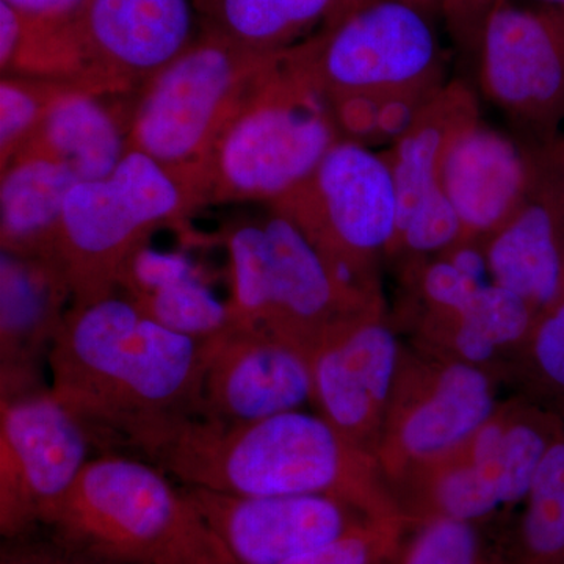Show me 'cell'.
Segmentation results:
<instances>
[{
    "label": "cell",
    "instance_id": "cell-6",
    "mask_svg": "<svg viewBox=\"0 0 564 564\" xmlns=\"http://www.w3.org/2000/svg\"><path fill=\"white\" fill-rule=\"evenodd\" d=\"M281 54L248 50L204 29L137 91L129 150L161 163L204 206V163L218 133Z\"/></svg>",
    "mask_w": 564,
    "mask_h": 564
},
{
    "label": "cell",
    "instance_id": "cell-5",
    "mask_svg": "<svg viewBox=\"0 0 564 564\" xmlns=\"http://www.w3.org/2000/svg\"><path fill=\"white\" fill-rule=\"evenodd\" d=\"M225 243L234 326L272 334L314 356L372 314V302L344 289L302 229L280 212L232 225Z\"/></svg>",
    "mask_w": 564,
    "mask_h": 564
},
{
    "label": "cell",
    "instance_id": "cell-4",
    "mask_svg": "<svg viewBox=\"0 0 564 564\" xmlns=\"http://www.w3.org/2000/svg\"><path fill=\"white\" fill-rule=\"evenodd\" d=\"M339 140L332 102L284 51L218 133L204 163L203 202L273 204Z\"/></svg>",
    "mask_w": 564,
    "mask_h": 564
},
{
    "label": "cell",
    "instance_id": "cell-31",
    "mask_svg": "<svg viewBox=\"0 0 564 564\" xmlns=\"http://www.w3.org/2000/svg\"><path fill=\"white\" fill-rule=\"evenodd\" d=\"M0 564H115L85 554L47 533L3 540Z\"/></svg>",
    "mask_w": 564,
    "mask_h": 564
},
{
    "label": "cell",
    "instance_id": "cell-24",
    "mask_svg": "<svg viewBox=\"0 0 564 564\" xmlns=\"http://www.w3.org/2000/svg\"><path fill=\"white\" fill-rule=\"evenodd\" d=\"M534 310L502 285L478 289L456 321L454 343L464 362L480 366L499 348L518 343L532 325Z\"/></svg>",
    "mask_w": 564,
    "mask_h": 564
},
{
    "label": "cell",
    "instance_id": "cell-12",
    "mask_svg": "<svg viewBox=\"0 0 564 564\" xmlns=\"http://www.w3.org/2000/svg\"><path fill=\"white\" fill-rule=\"evenodd\" d=\"M196 0H85L73 21L77 87L135 93L198 39Z\"/></svg>",
    "mask_w": 564,
    "mask_h": 564
},
{
    "label": "cell",
    "instance_id": "cell-2",
    "mask_svg": "<svg viewBox=\"0 0 564 564\" xmlns=\"http://www.w3.org/2000/svg\"><path fill=\"white\" fill-rule=\"evenodd\" d=\"M188 488L237 496H336L366 510L369 463L323 415L300 411L240 425L192 422L154 462Z\"/></svg>",
    "mask_w": 564,
    "mask_h": 564
},
{
    "label": "cell",
    "instance_id": "cell-18",
    "mask_svg": "<svg viewBox=\"0 0 564 564\" xmlns=\"http://www.w3.org/2000/svg\"><path fill=\"white\" fill-rule=\"evenodd\" d=\"M135 101L137 91L98 93L70 85L17 158L65 163L79 182L106 180L131 151Z\"/></svg>",
    "mask_w": 564,
    "mask_h": 564
},
{
    "label": "cell",
    "instance_id": "cell-11",
    "mask_svg": "<svg viewBox=\"0 0 564 564\" xmlns=\"http://www.w3.org/2000/svg\"><path fill=\"white\" fill-rule=\"evenodd\" d=\"M93 451L87 433L52 393L0 399V533L50 529Z\"/></svg>",
    "mask_w": 564,
    "mask_h": 564
},
{
    "label": "cell",
    "instance_id": "cell-16",
    "mask_svg": "<svg viewBox=\"0 0 564 564\" xmlns=\"http://www.w3.org/2000/svg\"><path fill=\"white\" fill-rule=\"evenodd\" d=\"M73 304L62 263L0 256V399L47 388L52 345Z\"/></svg>",
    "mask_w": 564,
    "mask_h": 564
},
{
    "label": "cell",
    "instance_id": "cell-33",
    "mask_svg": "<svg viewBox=\"0 0 564 564\" xmlns=\"http://www.w3.org/2000/svg\"><path fill=\"white\" fill-rule=\"evenodd\" d=\"M423 295L433 306L458 317L478 291L447 258L434 261L423 270L421 278Z\"/></svg>",
    "mask_w": 564,
    "mask_h": 564
},
{
    "label": "cell",
    "instance_id": "cell-19",
    "mask_svg": "<svg viewBox=\"0 0 564 564\" xmlns=\"http://www.w3.org/2000/svg\"><path fill=\"white\" fill-rule=\"evenodd\" d=\"M76 174L65 163L21 155L2 170L0 245L21 258L58 261L63 214Z\"/></svg>",
    "mask_w": 564,
    "mask_h": 564
},
{
    "label": "cell",
    "instance_id": "cell-20",
    "mask_svg": "<svg viewBox=\"0 0 564 564\" xmlns=\"http://www.w3.org/2000/svg\"><path fill=\"white\" fill-rule=\"evenodd\" d=\"M492 413L491 383L484 370L469 362L451 364L400 419L399 452L415 462H432L469 444Z\"/></svg>",
    "mask_w": 564,
    "mask_h": 564
},
{
    "label": "cell",
    "instance_id": "cell-8",
    "mask_svg": "<svg viewBox=\"0 0 564 564\" xmlns=\"http://www.w3.org/2000/svg\"><path fill=\"white\" fill-rule=\"evenodd\" d=\"M481 90L530 147L558 140L564 122V9L516 0H445Z\"/></svg>",
    "mask_w": 564,
    "mask_h": 564
},
{
    "label": "cell",
    "instance_id": "cell-28",
    "mask_svg": "<svg viewBox=\"0 0 564 564\" xmlns=\"http://www.w3.org/2000/svg\"><path fill=\"white\" fill-rule=\"evenodd\" d=\"M436 516L470 522L484 521L502 508V500L488 477L469 459L452 464L433 486Z\"/></svg>",
    "mask_w": 564,
    "mask_h": 564
},
{
    "label": "cell",
    "instance_id": "cell-36",
    "mask_svg": "<svg viewBox=\"0 0 564 564\" xmlns=\"http://www.w3.org/2000/svg\"><path fill=\"white\" fill-rule=\"evenodd\" d=\"M445 258L454 263L456 269L477 288L491 284L486 250H481L473 240H462V242L456 243L455 247L445 252Z\"/></svg>",
    "mask_w": 564,
    "mask_h": 564
},
{
    "label": "cell",
    "instance_id": "cell-3",
    "mask_svg": "<svg viewBox=\"0 0 564 564\" xmlns=\"http://www.w3.org/2000/svg\"><path fill=\"white\" fill-rule=\"evenodd\" d=\"M44 532L115 564H232L185 489L131 455L91 458Z\"/></svg>",
    "mask_w": 564,
    "mask_h": 564
},
{
    "label": "cell",
    "instance_id": "cell-1",
    "mask_svg": "<svg viewBox=\"0 0 564 564\" xmlns=\"http://www.w3.org/2000/svg\"><path fill=\"white\" fill-rule=\"evenodd\" d=\"M206 340L165 328L120 292L69 306L47 369L50 388L99 454L154 464L202 417Z\"/></svg>",
    "mask_w": 564,
    "mask_h": 564
},
{
    "label": "cell",
    "instance_id": "cell-27",
    "mask_svg": "<svg viewBox=\"0 0 564 564\" xmlns=\"http://www.w3.org/2000/svg\"><path fill=\"white\" fill-rule=\"evenodd\" d=\"M522 536L534 556L564 551V444L547 448L527 496Z\"/></svg>",
    "mask_w": 564,
    "mask_h": 564
},
{
    "label": "cell",
    "instance_id": "cell-13",
    "mask_svg": "<svg viewBox=\"0 0 564 564\" xmlns=\"http://www.w3.org/2000/svg\"><path fill=\"white\" fill-rule=\"evenodd\" d=\"M182 488L232 564H285L366 525L362 508L326 494L237 496Z\"/></svg>",
    "mask_w": 564,
    "mask_h": 564
},
{
    "label": "cell",
    "instance_id": "cell-38",
    "mask_svg": "<svg viewBox=\"0 0 564 564\" xmlns=\"http://www.w3.org/2000/svg\"><path fill=\"white\" fill-rule=\"evenodd\" d=\"M554 144H555L556 150L562 152V155L564 158V137H560L558 140H555Z\"/></svg>",
    "mask_w": 564,
    "mask_h": 564
},
{
    "label": "cell",
    "instance_id": "cell-17",
    "mask_svg": "<svg viewBox=\"0 0 564 564\" xmlns=\"http://www.w3.org/2000/svg\"><path fill=\"white\" fill-rule=\"evenodd\" d=\"M530 151L475 121L441 161L440 184L464 226V240L491 237L514 217L529 192Z\"/></svg>",
    "mask_w": 564,
    "mask_h": 564
},
{
    "label": "cell",
    "instance_id": "cell-34",
    "mask_svg": "<svg viewBox=\"0 0 564 564\" xmlns=\"http://www.w3.org/2000/svg\"><path fill=\"white\" fill-rule=\"evenodd\" d=\"M534 352L545 375L564 388V291L538 328Z\"/></svg>",
    "mask_w": 564,
    "mask_h": 564
},
{
    "label": "cell",
    "instance_id": "cell-32",
    "mask_svg": "<svg viewBox=\"0 0 564 564\" xmlns=\"http://www.w3.org/2000/svg\"><path fill=\"white\" fill-rule=\"evenodd\" d=\"M285 564H383V534L366 524Z\"/></svg>",
    "mask_w": 564,
    "mask_h": 564
},
{
    "label": "cell",
    "instance_id": "cell-14",
    "mask_svg": "<svg viewBox=\"0 0 564 564\" xmlns=\"http://www.w3.org/2000/svg\"><path fill=\"white\" fill-rule=\"evenodd\" d=\"M206 347L202 421L240 425L314 402L313 356L302 348L232 323Z\"/></svg>",
    "mask_w": 564,
    "mask_h": 564
},
{
    "label": "cell",
    "instance_id": "cell-26",
    "mask_svg": "<svg viewBox=\"0 0 564 564\" xmlns=\"http://www.w3.org/2000/svg\"><path fill=\"white\" fill-rule=\"evenodd\" d=\"M69 82L2 76L0 80V169L31 141L52 104L68 90Z\"/></svg>",
    "mask_w": 564,
    "mask_h": 564
},
{
    "label": "cell",
    "instance_id": "cell-39",
    "mask_svg": "<svg viewBox=\"0 0 564 564\" xmlns=\"http://www.w3.org/2000/svg\"><path fill=\"white\" fill-rule=\"evenodd\" d=\"M413 2H417L419 3V2H421V0H413Z\"/></svg>",
    "mask_w": 564,
    "mask_h": 564
},
{
    "label": "cell",
    "instance_id": "cell-23",
    "mask_svg": "<svg viewBox=\"0 0 564 564\" xmlns=\"http://www.w3.org/2000/svg\"><path fill=\"white\" fill-rule=\"evenodd\" d=\"M467 459L491 481L500 500L513 505L527 499L547 444L529 423L491 417L469 441Z\"/></svg>",
    "mask_w": 564,
    "mask_h": 564
},
{
    "label": "cell",
    "instance_id": "cell-9",
    "mask_svg": "<svg viewBox=\"0 0 564 564\" xmlns=\"http://www.w3.org/2000/svg\"><path fill=\"white\" fill-rule=\"evenodd\" d=\"M289 57L329 99L441 87V47L413 0H351Z\"/></svg>",
    "mask_w": 564,
    "mask_h": 564
},
{
    "label": "cell",
    "instance_id": "cell-30",
    "mask_svg": "<svg viewBox=\"0 0 564 564\" xmlns=\"http://www.w3.org/2000/svg\"><path fill=\"white\" fill-rule=\"evenodd\" d=\"M464 240L462 218L448 202L443 187L430 193L397 234L392 247L410 252L448 251Z\"/></svg>",
    "mask_w": 564,
    "mask_h": 564
},
{
    "label": "cell",
    "instance_id": "cell-22",
    "mask_svg": "<svg viewBox=\"0 0 564 564\" xmlns=\"http://www.w3.org/2000/svg\"><path fill=\"white\" fill-rule=\"evenodd\" d=\"M347 0H196L207 31L248 50L280 54Z\"/></svg>",
    "mask_w": 564,
    "mask_h": 564
},
{
    "label": "cell",
    "instance_id": "cell-21",
    "mask_svg": "<svg viewBox=\"0 0 564 564\" xmlns=\"http://www.w3.org/2000/svg\"><path fill=\"white\" fill-rule=\"evenodd\" d=\"M475 121H478V110L474 93L463 82H454L436 91L423 106L410 131L384 155L392 170L399 202L397 234L423 199L441 187V161L448 143Z\"/></svg>",
    "mask_w": 564,
    "mask_h": 564
},
{
    "label": "cell",
    "instance_id": "cell-37",
    "mask_svg": "<svg viewBox=\"0 0 564 564\" xmlns=\"http://www.w3.org/2000/svg\"><path fill=\"white\" fill-rule=\"evenodd\" d=\"M534 2L549 3V6L563 7L564 9V0H534Z\"/></svg>",
    "mask_w": 564,
    "mask_h": 564
},
{
    "label": "cell",
    "instance_id": "cell-10",
    "mask_svg": "<svg viewBox=\"0 0 564 564\" xmlns=\"http://www.w3.org/2000/svg\"><path fill=\"white\" fill-rule=\"evenodd\" d=\"M270 206L302 229L344 289L370 299L367 267L392 247L399 225L384 155L339 140L302 185Z\"/></svg>",
    "mask_w": 564,
    "mask_h": 564
},
{
    "label": "cell",
    "instance_id": "cell-35",
    "mask_svg": "<svg viewBox=\"0 0 564 564\" xmlns=\"http://www.w3.org/2000/svg\"><path fill=\"white\" fill-rule=\"evenodd\" d=\"M29 21L65 24L74 21L85 0H3Z\"/></svg>",
    "mask_w": 564,
    "mask_h": 564
},
{
    "label": "cell",
    "instance_id": "cell-29",
    "mask_svg": "<svg viewBox=\"0 0 564 564\" xmlns=\"http://www.w3.org/2000/svg\"><path fill=\"white\" fill-rule=\"evenodd\" d=\"M400 564H485V555L474 524L434 516L414 534Z\"/></svg>",
    "mask_w": 564,
    "mask_h": 564
},
{
    "label": "cell",
    "instance_id": "cell-7",
    "mask_svg": "<svg viewBox=\"0 0 564 564\" xmlns=\"http://www.w3.org/2000/svg\"><path fill=\"white\" fill-rule=\"evenodd\" d=\"M199 206L187 185L135 150L106 180L77 182L66 198L58 243L70 306L118 293L122 265L133 252L159 226L181 221Z\"/></svg>",
    "mask_w": 564,
    "mask_h": 564
},
{
    "label": "cell",
    "instance_id": "cell-15",
    "mask_svg": "<svg viewBox=\"0 0 564 564\" xmlns=\"http://www.w3.org/2000/svg\"><path fill=\"white\" fill-rule=\"evenodd\" d=\"M399 343L372 314L358 318L313 356L314 402L345 440L366 452L397 378Z\"/></svg>",
    "mask_w": 564,
    "mask_h": 564
},
{
    "label": "cell",
    "instance_id": "cell-25",
    "mask_svg": "<svg viewBox=\"0 0 564 564\" xmlns=\"http://www.w3.org/2000/svg\"><path fill=\"white\" fill-rule=\"evenodd\" d=\"M132 303L165 328L199 340L210 339L231 326L228 303H221L195 270Z\"/></svg>",
    "mask_w": 564,
    "mask_h": 564
}]
</instances>
